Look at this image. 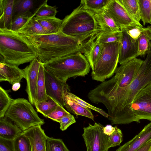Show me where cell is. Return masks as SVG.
Segmentation results:
<instances>
[{
    "instance_id": "obj_35",
    "label": "cell",
    "mask_w": 151,
    "mask_h": 151,
    "mask_svg": "<svg viewBox=\"0 0 151 151\" xmlns=\"http://www.w3.org/2000/svg\"><path fill=\"white\" fill-rule=\"evenodd\" d=\"M65 96L80 105L81 106L86 108H88L94 110L105 118H108L109 117L108 114L103 109L91 105L73 93L70 92H68L66 93Z\"/></svg>"
},
{
    "instance_id": "obj_32",
    "label": "cell",
    "mask_w": 151,
    "mask_h": 151,
    "mask_svg": "<svg viewBox=\"0 0 151 151\" xmlns=\"http://www.w3.org/2000/svg\"><path fill=\"white\" fill-rule=\"evenodd\" d=\"M141 20L144 26L146 24H151V0H138Z\"/></svg>"
},
{
    "instance_id": "obj_23",
    "label": "cell",
    "mask_w": 151,
    "mask_h": 151,
    "mask_svg": "<svg viewBox=\"0 0 151 151\" xmlns=\"http://www.w3.org/2000/svg\"><path fill=\"white\" fill-rule=\"evenodd\" d=\"M16 32L19 34L30 35L48 34L47 31L36 20L34 15L22 28Z\"/></svg>"
},
{
    "instance_id": "obj_47",
    "label": "cell",
    "mask_w": 151,
    "mask_h": 151,
    "mask_svg": "<svg viewBox=\"0 0 151 151\" xmlns=\"http://www.w3.org/2000/svg\"></svg>"
},
{
    "instance_id": "obj_11",
    "label": "cell",
    "mask_w": 151,
    "mask_h": 151,
    "mask_svg": "<svg viewBox=\"0 0 151 151\" xmlns=\"http://www.w3.org/2000/svg\"><path fill=\"white\" fill-rule=\"evenodd\" d=\"M44 74L47 95L53 99L60 105L65 106V95L70 91L69 86L66 83L60 81L45 68Z\"/></svg>"
},
{
    "instance_id": "obj_16",
    "label": "cell",
    "mask_w": 151,
    "mask_h": 151,
    "mask_svg": "<svg viewBox=\"0 0 151 151\" xmlns=\"http://www.w3.org/2000/svg\"><path fill=\"white\" fill-rule=\"evenodd\" d=\"M99 33L84 42L80 51L88 62L92 70L93 69L102 48V44L96 40Z\"/></svg>"
},
{
    "instance_id": "obj_10",
    "label": "cell",
    "mask_w": 151,
    "mask_h": 151,
    "mask_svg": "<svg viewBox=\"0 0 151 151\" xmlns=\"http://www.w3.org/2000/svg\"><path fill=\"white\" fill-rule=\"evenodd\" d=\"M131 109L137 122L141 119L151 121V83L141 90L134 99Z\"/></svg>"
},
{
    "instance_id": "obj_31",
    "label": "cell",
    "mask_w": 151,
    "mask_h": 151,
    "mask_svg": "<svg viewBox=\"0 0 151 151\" xmlns=\"http://www.w3.org/2000/svg\"><path fill=\"white\" fill-rule=\"evenodd\" d=\"M124 8L132 17L140 22L141 20L138 0H119Z\"/></svg>"
},
{
    "instance_id": "obj_28",
    "label": "cell",
    "mask_w": 151,
    "mask_h": 151,
    "mask_svg": "<svg viewBox=\"0 0 151 151\" xmlns=\"http://www.w3.org/2000/svg\"><path fill=\"white\" fill-rule=\"evenodd\" d=\"M58 105L53 99L48 96L47 100L36 102L34 104L37 111L46 117L55 110Z\"/></svg>"
},
{
    "instance_id": "obj_9",
    "label": "cell",
    "mask_w": 151,
    "mask_h": 151,
    "mask_svg": "<svg viewBox=\"0 0 151 151\" xmlns=\"http://www.w3.org/2000/svg\"><path fill=\"white\" fill-rule=\"evenodd\" d=\"M104 126L95 122L93 125L90 123L84 127L82 134L87 151H107L108 142L109 136L103 131Z\"/></svg>"
},
{
    "instance_id": "obj_19",
    "label": "cell",
    "mask_w": 151,
    "mask_h": 151,
    "mask_svg": "<svg viewBox=\"0 0 151 151\" xmlns=\"http://www.w3.org/2000/svg\"><path fill=\"white\" fill-rule=\"evenodd\" d=\"M93 13L100 29V32L109 33L120 30L109 14L106 9L101 12Z\"/></svg>"
},
{
    "instance_id": "obj_5",
    "label": "cell",
    "mask_w": 151,
    "mask_h": 151,
    "mask_svg": "<svg viewBox=\"0 0 151 151\" xmlns=\"http://www.w3.org/2000/svg\"><path fill=\"white\" fill-rule=\"evenodd\" d=\"M43 64L45 69L64 83L70 78L85 76L89 73L91 68L86 58L80 52Z\"/></svg>"
},
{
    "instance_id": "obj_26",
    "label": "cell",
    "mask_w": 151,
    "mask_h": 151,
    "mask_svg": "<svg viewBox=\"0 0 151 151\" xmlns=\"http://www.w3.org/2000/svg\"><path fill=\"white\" fill-rule=\"evenodd\" d=\"M65 106L70 112L94 120V116L90 109L84 107L65 96Z\"/></svg>"
},
{
    "instance_id": "obj_2",
    "label": "cell",
    "mask_w": 151,
    "mask_h": 151,
    "mask_svg": "<svg viewBox=\"0 0 151 151\" xmlns=\"http://www.w3.org/2000/svg\"><path fill=\"white\" fill-rule=\"evenodd\" d=\"M20 35L29 42L34 48L37 58L43 64L73 53L80 52L83 45V43L78 40L64 34L61 31L54 34Z\"/></svg>"
},
{
    "instance_id": "obj_1",
    "label": "cell",
    "mask_w": 151,
    "mask_h": 151,
    "mask_svg": "<svg viewBox=\"0 0 151 151\" xmlns=\"http://www.w3.org/2000/svg\"><path fill=\"white\" fill-rule=\"evenodd\" d=\"M151 83V50L130 85L120 95L110 101L106 106L108 119L112 125L137 122L131 109L135 96L142 89Z\"/></svg>"
},
{
    "instance_id": "obj_27",
    "label": "cell",
    "mask_w": 151,
    "mask_h": 151,
    "mask_svg": "<svg viewBox=\"0 0 151 151\" xmlns=\"http://www.w3.org/2000/svg\"><path fill=\"white\" fill-rule=\"evenodd\" d=\"M47 98L46 91L44 68L43 63L40 62L37 84L35 102L46 100Z\"/></svg>"
},
{
    "instance_id": "obj_8",
    "label": "cell",
    "mask_w": 151,
    "mask_h": 151,
    "mask_svg": "<svg viewBox=\"0 0 151 151\" xmlns=\"http://www.w3.org/2000/svg\"><path fill=\"white\" fill-rule=\"evenodd\" d=\"M5 116L14 123L23 131L45 122L38 116L32 104L24 98L13 99Z\"/></svg>"
},
{
    "instance_id": "obj_37",
    "label": "cell",
    "mask_w": 151,
    "mask_h": 151,
    "mask_svg": "<svg viewBox=\"0 0 151 151\" xmlns=\"http://www.w3.org/2000/svg\"><path fill=\"white\" fill-rule=\"evenodd\" d=\"M47 151H70L62 139L48 137L46 142Z\"/></svg>"
},
{
    "instance_id": "obj_36",
    "label": "cell",
    "mask_w": 151,
    "mask_h": 151,
    "mask_svg": "<svg viewBox=\"0 0 151 151\" xmlns=\"http://www.w3.org/2000/svg\"><path fill=\"white\" fill-rule=\"evenodd\" d=\"M13 99L8 95L7 92L0 86V118L5 116Z\"/></svg>"
},
{
    "instance_id": "obj_40",
    "label": "cell",
    "mask_w": 151,
    "mask_h": 151,
    "mask_svg": "<svg viewBox=\"0 0 151 151\" xmlns=\"http://www.w3.org/2000/svg\"><path fill=\"white\" fill-rule=\"evenodd\" d=\"M70 114V113L66 110L63 106L59 104L55 109L47 115L46 117L57 122L59 119Z\"/></svg>"
},
{
    "instance_id": "obj_21",
    "label": "cell",
    "mask_w": 151,
    "mask_h": 151,
    "mask_svg": "<svg viewBox=\"0 0 151 151\" xmlns=\"http://www.w3.org/2000/svg\"><path fill=\"white\" fill-rule=\"evenodd\" d=\"M23 131L14 123L6 117L0 118V137L14 139Z\"/></svg>"
},
{
    "instance_id": "obj_25",
    "label": "cell",
    "mask_w": 151,
    "mask_h": 151,
    "mask_svg": "<svg viewBox=\"0 0 151 151\" xmlns=\"http://www.w3.org/2000/svg\"><path fill=\"white\" fill-rule=\"evenodd\" d=\"M138 56H144L151 50V26L145 27L138 39Z\"/></svg>"
},
{
    "instance_id": "obj_43",
    "label": "cell",
    "mask_w": 151,
    "mask_h": 151,
    "mask_svg": "<svg viewBox=\"0 0 151 151\" xmlns=\"http://www.w3.org/2000/svg\"><path fill=\"white\" fill-rule=\"evenodd\" d=\"M128 34L135 40H138L145 27L137 26H131L124 28Z\"/></svg>"
},
{
    "instance_id": "obj_3",
    "label": "cell",
    "mask_w": 151,
    "mask_h": 151,
    "mask_svg": "<svg viewBox=\"0 0 151 151\" xmlns=\"http://www.w3.org/2000/svg\"><path fill=\"white\" fill-rule=\"evenodd\" d=\"M36 58L35 50L21 35L11 30L0 29V62L19 66Z\"/></svg>"
},
{
    "instance_id": "obj_41",
    "label": "cell",
    "mask_w": 151,
    "mask_h": 151,
    "mask_svg": "<svg viewBox=\"0 0 151 151\" xmlns=\"http://www.w3.org/2000/svg\"><path fill=\"white\" fill-rule=\"evenodd\" d=\"M57 122L60 124V129L64 131L66 130L70 125L76 123V121L74 116L70 114L59 119Z\"/></svg>"
},
{
    "instance_id": "obj_39",
    "label": "cell",
    "mask_w": 151,
    "mask_h": 151,
    "mask_svg": "<svg viewBox=\"0 0 151 151\" xmlns=\"http://www.w3.org/2000/svg\"><path fill=\"white\" fill-rule=\"evenodd\" d=\"M33 16L25 15L14 19L12 21L10 30L14 32H17L22 28Z\"/></svg>"
},
{
    "instance_id": "obj_38",
    "label": "cell",
    "mask_w": 151,
    "mask_h": 151,
    "mask_svg": "<svg viewBox=\"0 0 151 151\" xmlns=\"http://www.w3.org/2000/svg\"><path fill=\"white\" fill-rule=\"evenodd\" d=\"M113 134L109 136L108 142V149L111 147L119 145L123 141V134L122 131L116 126Z\"/></svg>"
},
{
    "instance_id": "obj_17",
    "label": "cell",
    "mask_w": 151,
    "mask_h": 151,
    "mask_svg": "<svg viewBox=\"0 0 151 151\" xmlns=\"http://www.w3.org/2000/svg\"><path fill=\"white\" fill-rule=\"evenodd\" d=\"M25 78L23 69L18 66L4 62H0V81H7L13 85Z\"/></svg>"
},
{
    "instance_id": "obj_42",
    "label": "cell",
    "mask_w": 151,
    "mask_h": 151,
    "mask_svg": "<svg viewBox=\"0 0 151 151\" xmlns=\"http://www.w3.org/2000/svg\"><path fill=\"white\" fill-rule=\"evenodd\" d=\"M14 140L0 137V151H15Z\"/></svg>"
},
{
    "instance_id": "obj_7",
    "label": "cell",
    "mask_w": 151,
    "mask_h": 151,
    "mask_svg": "<svg viewBox=\"0 0 151 151\" xmlns=\"http://www.w3.org/2000/svg\"><path fill=\"white\" fill-rule=\"evenodd\" d=\"M119 42L102 44L101 53L91 73L93 80L102 82L114 75L119 63Z\"/></svg>"
},
{
    "instance_id": "obj_46",
    "label": "cell",
    "mask_w": 151,
    "mask_h": 151,
    "mask_svg": "<svg viewBox=\"0 0 151 151\" xmlns=\"http://www.w3.org/2000/svg\"><path fill=\"white\" fill-rule=\"evenodd\" d=\"M21 85L19 82L15 83L12 86V89L14 91H17L20 87Z\"/></svg>"
},
{
    "instance_id": "obj_29",
    "label": "cell",
    "mask_w": 151,
    "mask_h": 151,
    "mask_svg": "<svg viewBox=\"0 0 151 151\" xmlns=\"http://www.w3.org/2000/svg\"><path fill=\"white\" fill-rule=\"evenodd\" d=\"M111 0H82L80 2L84 8L93 13L105 9Z\"/></svg>"
},
{
    "instance_id": "obj_13",
    "label": "cell",
    "mask_w": 151,
    "mask_h": 151,
    "mask_svg": "<svg viewBox=\"0 0 151 151\" xmlns=\"http://www.w3.org/2000/svg\"><path fill=\"white\" fill-rule=\"evenodd\" d=\"M120 30L122 34L118 61L120 65L137 58L138 50V40L130 37L124 28Z\"/></svg>"
},
{
    "instance_id": "obj_18",
    "label": "cell",
    "mask_w": 151,
    "mask_h": 151,
    "mask_svg": "<svg viewBox=\"0 0 151 151\" xmlns=\"http://www.w3.org/2000/svg\"><path fill=\"white\" fill-rule=\"evenodd\" d=\"M151 139V121L132 139L120 146L116 151H135Z\"/></svg>"
},
{
    "instance_id": "obj_14",
    "label": "cell",
    "mask_w": 151,
    "mask_h": 151,
    "mask_svg": "<svg viewBox=\"0 0 151 151\" xmlns=\"http://www.w3.org/2000/svg\"><path fill=\"white\" fill-rule=\"evenodd\" d=\"M40 63L38 59L36 58L23 69L27 84L26 91L29 101L32 105H34L35 101L36 87Z\"/></svg>"
},
{
    "instance_id": "obj_22",
    "label": "cell",
    "mask_w": 151,
    "mask_h": 151,
    "mask_svg": "<svg viewBox=\"0 0 151 151\" xmlns=\"http://www.w3.org/2000/svg\"><path fill=\"white\" fill-rule=\"evenodd\" d=\"M35 1L32 0H14L12 20L16 18L25 15H33L32 12Z\"/></svg>"
},
{
    "instance_id": "obj_15",
    "label": "cell",
    "mask_w": 151,
    "mask_h": 151,
    "mask_svg": "<svg viewBox=\"0 0 151 151\" xmlns=\"http://www.w3.org/2000/svg\"><path fill=\"white\" fill-rule=\"evenodd\" d=\"M29 140L32 151H47L46 142L48 136L41 125L32 127L22 132Z\"/></svg>"
},
{
    "instance_id": "obj_4",
    "label": "cell",
    "mask_w": 151,
    "mask_h": 151,
    "mask_svg": "<svg viewBox=\"0 0 151 151\" xmlns=\"http://www.w3.org/2000/svg\"><path fill=\"white\" fill-rule=\"evenodd\" d=\"M61 30L82 43L101 31L93 13L81 4L63 19Z\"/></svg>"
},
{
    "instance_id": "obj_6",
    "label": "cell",
    "mask_w": 151,
    "mask_h": 151,
    "mask_svg": "<svg viewBox=\"0 0 151 151\" xmlns=\"http://www.w3.org/2000/svg\"><path fill=\"white\" fill-rule=\"evenodd\" d=\"M143 61L135 58L117 67L114 76L97 86L100 96L106 100L125 90L134 79Z\"/></svg>"
},
{
    "instance_id": "obj_45",
    "label": "cell",
    "mask_w": 151,
    "mask_h": 151,
    "mask_svg": "<svg viewBox=\"0 0 151 151\" xmlns=\"http://www.w3.org/2000/svg\"><path fill=\"white\" fill-rule=\"evenodd\" d=\"M135 151H151V139L146 142Z\"/></svg>"
},
{
    "instance_id": "obj_24",
    "label": "cell",
    "mask_w": 151,
    "mask_h": 151,
    "mask_svg": "<svg viewBox=\"0 0 151 151\" xmlns=\"http://www.w3.org/2000/svg\"><path fill=\"white\" fill-rule=\"evenodd\" d=\"M35 19L47 31L48 34H56L61 31L63 20L56 17H36Z\"/></svg>"
},
{
    "instance_id": "obj_20",
    "label": "cell",
    "mask_w": 151,
    "mask_h": 151,
    "mask_svg": "<svg viewBox=\"0 0 151 151\" xmlns=\"http://www.w3.org/2000/svg\"><path fill=\"white\" fill-rule=\"evenodd\" d=\"M14 0H0V29L10 30Z\"/></svg>"
},
{
    "instance_id": "obj_44",
    "label": "cell",
    "mask_w": 151,
    "mask_h": 151,
    "mask_svg": "<svg viewBox=\"0 0 151 151\" xmlns=\"http://www.w3.org/2000/svg\"><path fill=\"white\" fill-rule=\"evenodd\" d=\"M115 127H113L111 125H107L103 128L104 133L106 135L108 136H111L114 131Z\"/></svg>"
},
{
    "instance_id": "obj_34",
    "label": "cell",
    "mask_w": 151,
    "mask_h": 151,
    "mask_svg": "<svg viewBox=\"0 0 151 151\" xmlns=\"http://www.w3.org/2000/svg\"><path fill=\"white\" fill-rule=\"evenodd\" d=\"M14 142L15 151H32L29 140L22 132L14 139Z\"/></svg>"
},
{
    "instance_id": "obj_12",
    "label": "cell",
    "mask_w": 151,
    "mask_h": 151,
    "mask_svg": "<svg viewBox=\"0 0 151 151\" xmlns=\"http://www.w3.org/2000/svg\"><path fill=\"white\" fill-rule=\"evenodd\" d=\"M106 10L116 25L120 29L131 26H143L129 13L119 0H111Z\"/></svg>"
},
{
    "instance_id": "obj_30",
    "label": "cell",
    "mask_w": 151,
    "mask_h": 151,
    "mask_svg": "<svg viewBox=\"0 0 151 151\" xmlns=\"http://www.w3.org/2000/svg\"><path fill=\"white\" fill-rule=\"evenodd\" d=\"M47 0L44 1L38 7L34 13V15L38 17H55L58 12L56 6H51L47 3Z\"/></svg>"
},
{
    "instance_id": "obj_33",
    "label": "cell",
    "mask_w": 151,
    "mask_h": 151,
    "mask_svg": "<svg viewBox=\"0 0 151 151\" xmlns=\"http://www.w3.org/2000/svg\"><path fill=\"white\" fill-rule=\"evenodd\" d=\"M121 31L109 33H99L96 40L101 44L114 42H119L121 36Z\"/></svg>"
}]
</instances>
